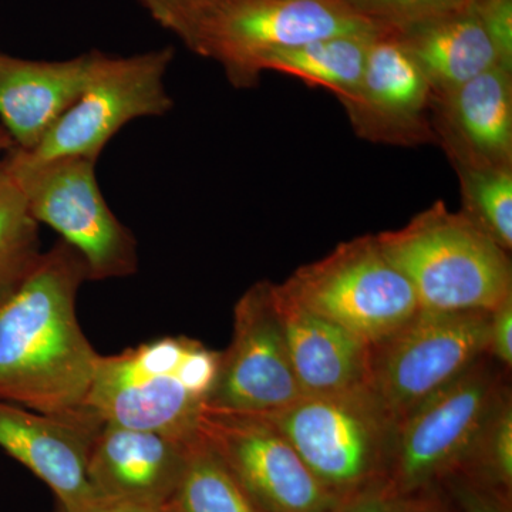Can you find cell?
<instances>
[{"mask_svg":"<svg viewBox=\"0 0 512 512\" xmlns=\"http://www.w3.org/2000/svg\"><path fill=\"white\" fill-rule=\"evenodd\" d=\"M86 281L82 256L59 241L0 293V400L55 416L89 412L100 355L77 320Z\"/></svg>","mask_w":512,"mask_h":512,"instance_id":"cell-1","label":"cell"},{"mask_svg":"<svg viewBox=\"0 0 512 512\" xmlns=\"http://www.w3.org/2000/svg\"><path fill=\"white\" fill-rule=\"evenodd\" d=\"M220 362L221 352L185 336L100 355L86 407L103 423L192 439Z\"/></svg>","mask_w":512,"mask_h":512,"instance_id":"cell-2","label":"cell"},{"mask_svg":"<svg viewBox=\"0 0 512 512\" xmlns=\"http://www.w3.org/2000/svg\"><path fill=\"white\" fill-rule=\"evenodd\" d=\"M376 238L412 285L421 311L493 312L512 296L507 251L443 201Z\"/></svg>","mask_w":512,"mask_h":512,"instance_id":"cell-3","label":"cell"},{"mask_svg":"<svg viewBox=\"0 0 512 512\" xmlns=\"http://www.w3.org/2000/svg\"><path fill=\"white\" fill-rule=\"evenodd\" d=\"M380 30L387 29L342 0H224L195 26L185 45L220 63L232 86L249 89L272 53Z\"/></svg>","mask_w":512,"mask_h":512,"instance_id":"cell-4","label":"cell"},{"mask_svg":"<svg viewBox=\"0 0 512 512\" xmlns=\"http://www.w3.org/2000/svg\"><path fill=\"white\" fill-rule=\"evenodd\" d=\"M261 417L274 424L336 500L386 477L396 426L369 387L302 396Z\"/></svg>","mask_w":512,"mask_h":512,"instance_id":"cell-5","label":"cell"},{"mask_svg":"<svg viewBox=\"0 0 512 512\" xmlns=\"http://www.w3.org/2000/svg\"><path fill=\"white\" fill-rule=\"evenodd\" d=\"M8 158L33 220L55 229L82 256L89 281L136 274V238L107 204L94 161L82 157L36 160L16 148L8 151Z\"/></svg>","mask_w":512,"mask_h":512,"instance_id":"cell-6","label":"cell"},{"mask_svg":"<svg viewBox=\"0 0 512 512\" xmlns=\"http://www.w3.org/2000/svg\"><path fill=\"white\" fill-rule=\"evenodd\" d=\"M498 402L495 377L478 360L400 420L384 477L397 500L427 497L441 480L470 467Z\"/></svg>","mask_w":512,"mask_h":512,"instance_id":"cell-7","label":"cell"},{"mask_svg":"<svg viewBox=\"0 0 512 512\" xmlns=\"http://www.w3.org/2000/svg\"><path fill=\"white\" fill-rule=\"evenodd\" d=\"M291 301L375 345L420 311L412 285L376 235L342 242L278 285Z\"/></svg>","mask_w":512,"mask_h":512,"instance_id":"cell-8","label":"cell"},{"mask_svg":"<svg viewBox=\"0 0 512 512\" xmlns=\"http://www.w3.org/2000/svg\"><path fill=\"white\" fill-rule=\"evenodd\" d=\"M490 312L420 311L370 345L367 387L394 426L487 353Z\"/></svg>","mask_w":512,"mask_h":512,"instance_id":"cell-9","label":"cell"},{"mask_svg":"<svg viewBox=\"0 0 512 512\" xmlns=\"http://www.w3.org/2000/svg\"><path fill=\"white\" fill-rule=\"evenodd\" d=\"M173 59L171 47L133 56H110L96 50L79 99L35 150L22 153L36 160L82 157L97 163L121 128L134 120L163 117L173 109L165 87Z\"/></svg>","mask_w":512,"mask_h":512,"instance_id":"cell-10","label":"cell"},{"mask_svg":"<svg viewBox=\"0 0 512 512\" xmlns=\"http://www.w3.org/2000/svg\"><path fill=\"white\" fill-rule=\"evenodd\" d=\"M302 396L276 309L274 284L258 282L235 305L231 345L221 353L207 409L268 416Z\"/></svg>","mask_w":512,"mask_h":512,"instance_id":"cell-11","label":"cell"},{"mask_svg":"<svg viewBox=\"0 0 512 512\" xmlns=\"http://www.w3.org/2000/svg\"><path fill=\"white\" fill-rule=\"evenodd\" d=\"M198 431L261 512H329L338 503L274 424L205 409Z\"/></svg>","mask_w":512,"mask_h":512,"instance_id":"cell-12","label":"cell"},{"mask_svg":"<svg viewBox=\"0 0 512 512\" xmlns=\"http://www.w3.org/2000/svg\"><path fill=\"white\" fill-rule=\"evenodd\" d=\"M340 103L357 136L373 143H437L430 84L394 30H382L373 39L355 94Z\"/></svg>","mask_w":512,"mask_h":512,"instance_id":"cell-13","label":"cell"},{"mask_svg":"<svg viewBox=\"0 0 512 512\" xmlns=\"http://www.w3.org/2000/svg\"><path fill=\"white\" fill-rule=\"evenodd\" d=\"M101 424L90 410L55 416L0 400V448L49 485L62 512H83L101 500L87 470Z\"/></svg>","mask_w":512,"mask_h":512,"instance_id":"cell-14","label":"cell"},{"mask_svg":"<svg viewBox=\"0 0 512 512\" xmlns=\"http://www.w3.org/2000/svg\"><path fill=\"white\" fill-rule=\"evenodd\" d=\"M192 439L101 424L87 466L94 490L101 500L161 511L178 483Z\"/></svg>","mask_w":512,"mask_h":512,"instance_id":"cell-15","label":"cell"},{"mask_svg":"<svg viewBox=\"0 0 512 512\" xmlns=\"http://www.w3.org/2000/svg\"><path fill=\"white\" fill-rule=\"evenodd\" d=\"M431 121L454 168L512 167V70L494 66L434 97Z\"/></svg>","mask_w":512,"mask_h":512,"instance_id":"cell-16","label":"cell"},{"mask_svg":"<svg viewBox=\"0 0 512 512\" xmlns=\"http://www.w3.org/2000/svg\"><path fill=\"white\" fill-rule=\"evenodd\" d=\"M94 52L56 62L0 52V127L13 148L28 153L42 143L82 94Z\"/></svg>","mask_w":512,"mask_h":512,"instance_id":"cell-17","label":"cell"},{"mask_svg":"<svg viewBox=\"0 0 512 512\" xmlns=\"http://www.w3.org/2000/svg\"><path fill=\"white\" fill-rule=\"evenodd\" d=\"M274 298L303 396L367 387L370 345L366 340L291 301L275 284Z\"/></svg>","mask_w":512,"mask_h":512,"instance_id":"cell-18","label":"cell"},{"mask_svg":"<svg viewBox=\"0 0 512 512\" xmlns=\"http://www.w3.org/2000/svg\"><path fill=\"white\" fill-rule=\"evenodd\" d=\"M396 33L419 64L433 99L501 66L490 37L470 5Z\"/></svg>","mask_w":512,"mask_h":512,"instance_id":"cell-19","label":"cell"},{"mask_svg":"<svg viewBox=\"0 0 512 512\" xmlns=\"http://www.w3.org/2000/svg\"><path fill=\"white\" fill-rule=\"evenodd\" d=\"M380 32L333 36L272 53L262 62L261 72L288 74L329 90L339 101L348 100L362 80L367 53Z\"/></svg>","mask_w":512,"mask_h":512,"instance_id":"cell-20","label":"cell"},{"mask_svg":"<svg viewBox=\"0 0 512 512\" xmlns=\"http://www.w3.org/2000/svg\"><path fill=\"white\" fill-rule=\"evenodd\" d=\"M160 512H261L220 454L198 431L173 493Z\"/></svg>","mask_w":512,"mask_h":512,"instance_id":"cell-21","label":"cell"},{"mask_svg":"<svg viewBox=\"0 0 512 512\" xmlns=\"http://www.w3.org/2000/svg\"><path fill=\"white\" fill-rule=\"evenodd\" d=\"M39 227L6 153L0 157V293L40 254Z\"/></svg>","mask_w":512,"mask_h":512,"instance_id":"cell-22","label":"cell"},{"mask_svg":"<svg viewBox=\"0 0 512 512\" xmlns=\"http://www.w3.org/2000/svg\"><path fill=\"white\" fill-rule=\"evenodd\" d=\"M463 214L505 251L512 248V167H456Z\"/></svg>","mask_w":512,"mask_h":512,"instance_id":"cell-23","label":"cell"},{"mask_svg":"<svg viewBox=\"0 0 512 512\" xmlns=\"http://www.w3.org/2000/svg\"><path fill=\"white\" fill-rule=\"evenodd\" d=\"M476 466L484 481L510 494L512 484V409L500 400L478 443L471 466Z\"/></svg>","mask_w":512,"mask_h":512,"instance_id":"cell-24","label":"cell"},{"mask_svg":"<svg viewBox=\"0 0 512 512\" xmlns=\"http://www.w3.org/2000/svg\"><path fill=\"white\" fill-rule=\"evenodd\" d=\"M387 30H403L466 9L471 0H342Z\"/></svg>","mask_w":512,"mask_h":512,"instance_id":"cell-25","label":"cell"},{"mask_svg":"<svg viewBox=\"0 0 512 512\" xmlns=\"http://www.w3.org/2000/svg\"><path fill=\"white\" fill-rule=\"evenodd\" d=\"M158 25L187 42L192 30L224 0H137Z\"/></svg>","mask_w":512,"mask_h":512,"instance_id":"cell-26","label":"cell"},{"mask_svg":"<svg viewBox=\"0 0 512 512\" xmlns=\"http://www.w3.org/2000/svg\"><path fill=\"white\" fill-rule=\"evenodd\" d=\"M470 6L490 37L501 66L512 70V0H471Z\"/></svg>","mask_w":512,"mask_h":512,"instance_id":"cell-27","label":"cell"},{"mask_svg":"<svg viewBox=\"0 0 512 512\" xmlns=\"http://www.w3.org/2000/svg\"><path fill=\"white\" fill-rule=\"evenodd\" d=\"M400 500L386 478H379L348 497L340 498L329 512H399Z\"/></svg>","mask_w":512,"mask_h":512,"instance_id":"cell-28","label":"cell"},{"mask_svg":"<svg viewBox=\"0 0 512 512\" xmlns=\"http://www.w3.org/2000/svg\"><path fill=\"white\" fill-rule=\"evenodd\" d=\"M487 353L505 366L512 365V296L490 312Z\"/></svg>","mask_w":512,"mask_h":512,"instance_id":"cell-29","label":"cell"},{"mask_svg":"<svg viewBox=\"0 0 512 512\" xmlns=\"http://www.w3.org/2000/svg\"><path fill=\"white\" fill-rule=\"evenodd\" d=\"M460 501L464 512H510L507 495L481 493L477 488L461 491Z\"/></svg>","mask_w":512,"mask_h":512,"instance_id":"cell-30","label":"cell"},{"mask_svg":"<svg viewBox=\"0 0 512 512\" xmlns=\"http://www.w3.org/2000/svg\"><path fill=\"white\" fill-rule=\"evenodd\" d=\"M62 512V511H59ZM83 512H160L141 505L121 503V501L100 500Z\"/></svg>","mask_w":512,"mask_h":512,"instance_id":"cell-31","label":"cell"},{"mask_svg":"<svg viewBox=\"0 0 512 512\" xmlns=\"http://www.w3.org/2000/svg\"><path fill=\"white\" fill-rule=\"evenodd\" d=\"M399 512H443L439 505L431 503L427 497L400 501Z\"/></svg>","mask_w":512,"mask_h":512,"instance_id":"cell-32","label":"cell"},{"mask_svg":"<svg viewBox=\"0 0 512 512\" xmlns=\"http://www.w3.org/2000/svg\"><path fill=\"white\" fill-rule=\"evenodd\" d=\"M12 148V140H10L8 133L0 127V157L5 156V154L12 150Z\"/></svg>","mask_w":512,"mask_h":512,"instance_id":"cell-33","label":"cell"}]
</instances>
